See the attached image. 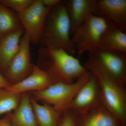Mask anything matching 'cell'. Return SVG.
<instances>
[{"instance_id": "2", "label": "cell", "mask_w": 126, "mask_h": 126, "mask_svg": "<svg viewBox=\"0 0 126 126\" xmlns=\"http://www.w3.org/2000/svg\"><path fill=\"white\" fill-rule=\"evenodd\" d=\"M71 24L64 1L50 10L46 18L39 43L42 46L60 47L73 55L70 37Z\"/></svg>"}, {"instance_id": "20", "label": "cell", "mask_w": 126, "mask_h": 126, "mask_svg": "<svg viewBox=\"0 0 126 126\" xmlns=\"http://www.w3.org/2000/svg\"><path fill=\"white\" fill-rule=\"evenodd\" d=\"M33 0H1L0 3L16 13L22 11L31 4Z\"/></svg>"}, {"instance_id": "8", "label": "cell", "mask_w": 126, "mask_h": 126, "mask_svg": "<svg viewBox=\"0 0 126 126\" xmlns=\"http://www.w3.org/2000/svg\"><path fill=\"white\" fill-rule=\"evenodd\" d=\"M30 44L29 37L25 32L18 52L4 73L10 85L22 81L32 72L33 64L31 63Z\"/></svg>"}, {"instance_id": "23", "label": "cell", "mask_w": 126, "mask_h": 126, "mask_svg": "<svg viewBox=\"0 0 126 126\" xmlns=\"http://www.w3.org/2000/svg\"><path fill=\"white\" fill-rule=\"evenodd\" d=\"M10 85L9 81L0 73V89H6Z\"/></svg>"}, {"instance_id": "11", "label": "cell", "mask_w": 126, "mask_h": 126, "mask_svg": "<svg viewBox=\"0 0 126 126\" xmlns=\"http://www.w3.org/2000/svg\"><path fill=\"white\" fill-rule=\"evenodd\" d=\"M96 15L126 32V0H96Z\"/></svg>"}, {"instance_id": "14", "label": "cell", "mask_w": 126, "mask_h": 126, "mask_svg": "<svg viewBox=\"0 0 126 126\" xmlns=\"http://www.w3.org/2000/svg\"><path fill=\"white\" fill-rule=\"evenodd\" d=\"M24 29L7 34L0 39V69L5 72L17 53Z\"/></svg>"}, {"instance_id": "21", "label": "cell", "mask_w": 126, "mask_h": 126, "mask_svg": "<svg viewBox=\"0 0 126 126\" xmlns=\"http://www.w3.org/2000/svg\"><path fill=\"white\" fill-rule=\"evenodd\" d=\"M58 126H77L74 113L70 110L63 113Z\"/></svg>"}, {"instance_id": "16", "label": "cell", "mask_w": 126, "mask_h": 126, "mask_svg": "<svg viewBox=\"0 0 126 126\" xmlns=\"http://www.w3.org/2000/svg\"><path fill=\"white\" fill-rule=\"evenodd\" d=\"M108 25L99 40V48L126 53V32L113 24Z\"/></svg>"}, {"instance_id": "6", "label": "cell", "mask_w": 126, "mask_h": 126, "mask_svg": "<svg viewBox=\"0 0 126 126\" xmlns=\"http://www.w3.org/2000/svg\"><path fill=\"white\" fill-rule=\"evenodd\" d=\"M90 60L106 75L126 86V53L98 48L88 53Z\"/></svg>"}, {"instance_id": "1", "label": "cell", "mask_w": 126, "mask_h": 126, "mask_svg": "<svg viewBox=\"0 0 126 126\" xmlns=\"http://www.w3.org/2000/svg\"><path fill=\"white\" fill-rule=\"evenodd\" d=\"M38 55L44 70L54 82L72 83L88 71L78 59L60 47L42 46Z\"/></svg>"}, {"instance_id": "17", "label": "cell", "mask_w": 126, "mask_h": 126, "mask_svg": "<svg viewBox=\"0 0 126 126\" xmlns=\"http://www.w3.org/2000/svg\"><path fill=\"white\" fill-rule=\"evenodd\" d=\"M32 108L38 126H58L63 112L53 106L44 103L40 104L31 99Z\"/></svg>"}, {"instance_id": "10", "label": "cell", "mask_w": 126, "mask_h": 126, "mask_svg": "<svg viewBox=\"0 0 126 126\" xmlns=\"http://www.w3.org/2000/svg\"><path fill=\"white\" fill-rule=\"evenodd\" d=\"M54 83L46 70L33 64L32 72L29 76L17 83L10 85L6 89L19 93L30 91L39 92L44 90Z\"/></svg>"}, {"instance_id": "9", "label": "cell", "mask_w": 126, "mask_h": 126, "mask_svg": "<svg viewBox=\"0 0 126 126\" xmlns=\"http://www.w3.org/2000/svg\"><path fill=\"white\" fill-rule=\"evenodd\" d=\"M102 103L98 83L92 73L90 78L81 87L72 100L69 110L75 114H79Z\"/></svg>"}, {"instance_id": "5", "label": "cell", "mask_w": 126, "mask_h": 126, "mask_svg": "<svg viewBox=\"0 0 126 126\" xmlns=\"http://www.w3.org/2000/svg\"><path fill=\"white\" fill-rule=\"evenodd\" d=\"M108 25V22L102 17L92 15L74 32L71 41L79 56L99 47L101 36Z\"/></svg>"}, {"instance_id": "18", "label": "cell", "mask_w": 126, "mask_h": 126, "mask_svg": "<svg viewBox=\"0 0 126 126\" xmlns=\"http://www.w3.org/2000/svg\"><path fill=\"white\" fill-rule=\"evenodd\" d=\"M24 29L17 13L0 3V39L6 35Z\"/></svg>"}, {"instance_id": "24", "label": "cell", "mask_w": 126, "mask_h": 126, "mask_svg": "<svg viewBox=\"0 0 126 126\" xmlns=\"http://www.w3.org/2000/svg\"><path fill=\"white\" fill-rule=\"evenodd\" d=\"M0 126H12L8 114L0 118Z\"/></svg>"}, {"instance_id": "19", "label": "cell", "mask_w": 126, "mask_h": 126, "mask_svg": "<svg viewBox=\"0 0 126 126\" xmlns=\"http://www.w3.org/2000/svg\"><path fill=\"white\" fill-rule=\"evenodd\" d=\"M22 93L11 92L6 89H0V116L13 112L20 102Z\"/></svg>"}, {"instance_id": "7", "label": "cell", "mask_w": 126, "mask_h": 126, "mask_svg": "<svg viewBox=\"0 0 126 126\" xmlns=\"http://www.w3.org/2000/svg\"><path fill=\"white\" fill-rule=\"evenodd\" d=\"M52 8L45 6L41 0H33L29 7L17 13L24 32L33 44L39 43L46 19Z\"/></svg>"}, {"instance_id": "22", "label": "cell", "mask_w": 126, "mask_h": 126, "mask_svg": "<svg viewBox=\"0 0 126 126\" xmlns=\"http://www.w3.org/2000/svg\"><path fill=\"white\" fill-rule=\"evenodd\" d=\"M43 5L46 7H53L61 3L63 0H41Z\"/></svg>"}, {"instance_id": "12", "label": "cell", "mask_w": 126, "mask_h": 126, "mask_svg": "<svg viewBox=\"0 0 126 126\" xmlns=\"http://www.w3.org/2000/svg\"><path fill=\"white\" fill-rule=\"evenodd\" d=\"M75 114L77 126H122L103 103L82 113Z\"/></svg>"}, {"instance_id": "3", "label": "cell", "mask_w": 126, "mask_h": 126, "mask_svg": "<svg viewBox=\"0 0 126 126\" xmlns=\"http://www.w3.org/2000/svg\"><path fill=\"white\" fill-rule=\"evenodd\" d=\"M96 79L104 106L118 120L122 126L126 122V91L125 86L106 75L89 59L84 64Z\"/></svg>"}, {"instance_id": "13", "label": "cell", "mask_w": 126, "mask_h": 126, "mask_svg": "<svg viewBox=\"0 0 126 126\" xmlns=\"http://www.w3.org/2000/svg\"><path fill=\"white\" fill-rule=\"evenodd\" d=\"M64 2L73 33L90 16L96 14V0H68Z\"/></svg>"}, {"instance_id": "4", "label": "cell", "mask_w": 126, "mask_h": 126, "mask_svg": "<svg viewBox=\"0 0 126 126\" xmlns=\"http://www.w3.org/2000/svg\"><path fill=\"white\" fill-rule=\"evenodd\" d=\"M91 75L92 73L88 70L74 82H56L42 91L33 92L32 94L35 100L50 104L63 113L69 110L74 97Z\"/></svg>"}, {"instance_id": "15", "label": "cell", "mask_w": 126, "mask_h": 126, "mask_svg": "<svg viewBox=\"0 0 126 126\" xmlns=\"http://www.w3.org/2000/svg\"><path fill=\"white\" fill-rule=\"evenodd\" d=\"M12 126H38L27 92L22 93L20 103L12 112L8 113Z\"/></svg>"}]
</instances>
